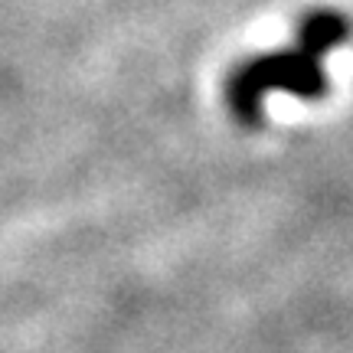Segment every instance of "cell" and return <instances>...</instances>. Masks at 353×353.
<instances>
[{"mask_svg":"<svg viewBox=\"0 0 353 353\" xmlns=\"http://www.w3.org/2000/svg\"><path fill=\"white\" fill-rule=\"evenodd\" d=\"M272 92L321 101L330 92L324 59L294 43L291 50H272L239 63L226 79L229 114L242 128H259L265 121V99Z\"/></svg>","mask_w":353,"mask_h":353,"instance_id":"1","label":"cell"},{"mask_svg":"<svg viewBox=\"0 0 353 353\" xmlns=\"http://www.w3.org/2000/svg\"><path fill=\"white\" fill-rule=\"evenodd\" d=\"M353 37V20L341 10H311L301 17L298 23V33H294V43L311 50L314 56H327L330 50L337 46H347Z\"/></svg>","mask_w":353,"mask_h":353,"instance_id":"2","label":"cell"}]
</instances>
